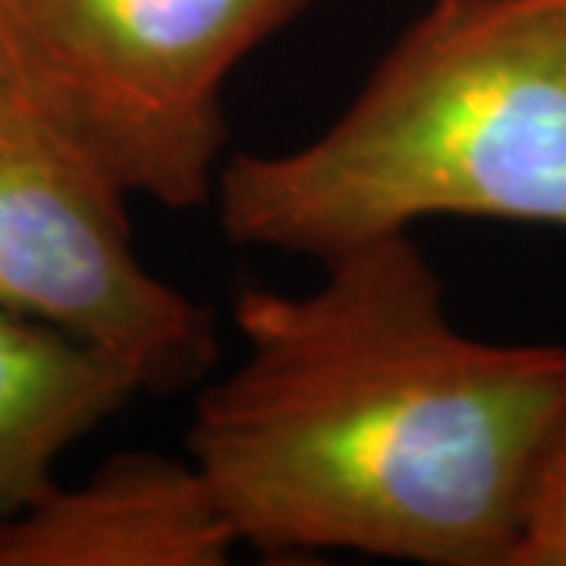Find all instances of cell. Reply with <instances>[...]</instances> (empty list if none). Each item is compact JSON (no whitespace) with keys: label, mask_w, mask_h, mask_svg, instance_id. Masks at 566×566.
Listing matches in <instances>:
<instances>
[{"label":"cell","mask_w":566,"mask_h":566,"mask_svg":"<svg viewBox=\"0 0 566 566\" xmlns=\"http://www.w3.org/2000/svg\"><path fill=\"white\" fill-rule=\"evenodd\" d=\"M322 268L237 296L243 359L192 406L189 460L240 545L510 566L566 349L463 334L409 233Z\"/></svg>","instance_id":"cell-1"},{"label":"cell","mask_w":566,"mask_h":566,"mask_svg":"<svg viewBox=\"0 0 566 566\" xmlns=\"http://www.w3.org/2000/svg\"><path fill=\"white\" fill-rule=\"evenodd\" d=\"M237 245L327 262L424 218L566 230V0H431L324 133L223 164Z\"/></svg>","instance_id":"cell-2"},{"label":"cell","mask_w":566,"mask_h":566,"mask_svg":"<svg viewBox=\"0 0 566 566\" xmlns=\"http://www.w3.org/2000/svg\"><path fill=\"white\" fill-rule=\"evenodd\" d=\"M312 3L0 0V80L126 199L182 211L214 196L230 73Z\"/></svg>","instance_id":"cell-3"},{"label":"cell","mask_w":566,"mask_h":566,"mask_svg":"<svg viewBox=\"0 0 566 566\" xmlns=\"http://www.w3.org/2000/svg\"><path fill=\"white\" fill-rule=\"evenodd\" d=\"M0 305L177 394L218 353L211 312L142 264L126 196L22 114L0 117Z\"/></svg>","instance_id":"cell-4"},{"label":"cell","mask_w":566,"mask_h":566,"mask_svg":"<svg viewBox=\"0 0 566 566\" xmlns=\"http://www.w3.org/2000/svg\"><path fill=\"white\" fill-rule=\"evenodd\" d=\"M240 535L189 457L126 450L0 520V566H221Z\"/></svg>","instance_id":"cell-5"},{"label":"cell","mask_w":566,"mask_h":566,"mask_svg":"<svg viewBox=\"0 0 566 566\" xmlns=\"http://www.w3.org/2000/svg\"><path fill=\"white\" fill-rule=\"evenodd\" d=\"M139 394L95 346L0 305V520L54 485V463Z\"/></svg>","instance_id":"cell-6"},{"label":"cell","mask_w":566,"mask_h":566,"mask_svg":"<svg viewBox=\"0 0 566 566\" xmlns=\"http://www.w3.org/2000/svg\"><path fill=\"white\" fill-rule=\"evenodd\" d=\"M510 566H566V403L528 488Z\"/></svg>","instance_id":"cell-7"},{"label":"cell","mask_w":566,"mask_h":566,"mask_svg":"<svg viewBox=\"0 0 566 566\" xmlns=\"http://www.w3.org/2000/svg\"><path fill=\"white\" fill-rule=\"evenodd\" d=\"M10 114H20V111L13 107V98H10L7 85H3V80H0V117H10Z\"/></svg>","instance_id":"cell-8"}]
</instances>
